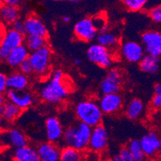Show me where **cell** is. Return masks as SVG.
<instances>
[{"label":"cell","mask_w":161,"mask_h":161,"mask_svg":"<svg viewBox=\"0 0 161 161\" xmlns=\"http://www.w3.org/2000/svg\"><path fill=\"white\" fill-rule=\"evenodd\" d=\"M23 110L20 109L18 106L7 100L3 106H0V114L3 121L7 124H11L14 122L19 117Z\"/></svg>","instance_id":"cell-21"},{"label":"cell","mask_w":161,"mask_h":161,"mask_svg":"<svg viewBox=\"0 0 161 161\" xmlns=\"http://www.w3.org/2000/svg\"><path fill=\"white\" fill-rule=\"evenodd\" d=\"M155 94L152 99V106L156 110H161V83H156L154 87Z\"/></svg>","instance_id":"cell-33"},{"label":"cell","mask_w":161,"mask_h":161,"mask_svg":"<svg viewBox=\"0 0 161 161\" xmlns=\"http://www.w3.org/2000/svg\"><path fill=\"white\" fill-rule=\"evenodd\" d=\"M68 95L69 88L64 80V73L60 69L54 71L48 81L43 83L39 90V98L51 104L62 103Z\"/></svg>","instance_id":"cell-1"},{"label":"cell","mask_w":161,"mask_h":161,"mask_svg":"<svg viewBox=\"0 0 161 161\" xmlns=\"http://www.w3.org/2000/svg\"><path fill=\"white\" fill-rule=\"evenodd\" d=\"M160 131H161V129H160Z\"/></svg>","instance_id":"cell-45"},{"label":"cell","mask_w":161,"mask_h":161,"mask_svg":"<svg viewBox=\"0 0 161 161\" xmlns=\"http://www.w3.org/2000/svg\"><path fill=\"white\" fill-rule=\"evenodd\" d=\"M13 158L15 161H40L37 149L30 145L15 149Z\"/></svg>","instance_id":"cell-23"},{"label":"cell","mask_w":161,"mask_h":161,"mask_svg":"<svg viewBox=\"0 0 161 161\" xmlns=\"http://www.w3.org/2000/svg\"><path fill=\"white\" fill-rule=\"evenodd\" d=\"M121 71L116 68L109 70L99 84V90L103 95L117 94L122 87Z\"/></svg>","instance_id":"cell-7"},{"label":"cell","mask_w":161,"mask_h":161,"mask_svg":"<svg viewBox=\"0 0 161 161\" xmlns=\"http://www.w3.org/2000/svg\"><path fill=\"white\" fill-rule=\"evenodd\" d=\"M123 3L131 11H141L145 7L146 0H124Z\"/></svg>","instance_id":"cell-30"},{"label":"cell","mask_w":161,"mask_h":161,"mask_svg":"<svg viewBox=\"0 0 161 161\" xmlns=\"http://www.w3.org/2000/svg\"><path fill=\"white\" fill-rule=\"evenodd\" d=\"M143 45L136 41H125L120 47L121 56L129 63H140L144 56Z\"/></svg>","instance_id":"cell-11"},{"label":"cell","mask_w":161,"mask_h":161,"mask_svg":"<svg viewBox=\"0 0 161 161\" xmlns=\"http://www.w3.org/2000/svg\"><path fill=\"white\" fill-rule=\"evenodd\" d=\"M140 141L146 157H155L161 151L160 137L156 131H149L143 135Z\"/></svg>","instance_id":"cell-12"},{"label":"cell","mask_w":161,"mask_h":161,"mask_svg":"<svg viewBox=\"0 0 161 161\" xmlns=\"http://www.w3.org/2000/svg\"><path fill=\"white\" fill-rule=\"evenodd\" d=\"M59 161H83V152L72 147L65 146L61 148Z\"/></svg>","instance_id":"cell-27"},{"label":"cell","mask_w":161,"mask_h":161,"mask_svg":"<svg viewBox=\"0 0 161 161\" xmlns=\"http://www.w3.org/2000/svg\"><path fill=\"white\" fill-rule=\"evenodd\" d=\"M6 98L23 111L30 108L35 102L33 94L27 91L7 90L6 92Z\"/></svg>","instance_id":"cell-17"},{"label":"cell","mask_w":161,"mask_h":161,"mask_svg":"<svg viewBox=\"0 0 161 161\" xmlns=\"http://www.w3.org/2000/svg\"><path fill=\"white\" fill-rule=\"evenodd\" d=\"M4 3L8 4V5L19 7V5L20 4V1H19V0H6L5 2H4Z\"/></svg>","instance_id":"cell-38"},{"label":"cell","mask_w":161,"mask_h":161,"mask_svg":"<svg viewBox=\"0 0 161 161\" xmlns=\"http://www.w3.org/2000/svg\"><path fill=\"white\" fill-rule=\"evenodd\" d=\"M92 19L93 23H94L95 27H96V29H97L98 32H99V34L104 33V32L108 31V23H107L106 19L102 14L95 16V17L92 18Z\"/></svg>","instance_id":"cell-31"},{"label":"cell","mask_w":161,"mask_h":161,"mask_svg":"<svg viewBox=\"0 0 161 161\" xmlns=\"http://www.w3.org/2000/svg\"><path fill=\"white\" fill-rule=\"evenodd\" d=\"M159 61H160L159 58H156L146 54L141 61L139 63L140 70L148 74H155L159 70Z\"/></svg>","instance_id":"cell-25"},{"label":"cell","mask_w":161,"mask_h":161,"mask_svg":"<svg viewBox=\"0 0 161 161\" xmlns=\"http://www.w3.org/2000/svg\"><path fill=\"white\" fill-rule=\"evenodd\" d=\"M148 15L155 23H161V5L152 7L148 11Z\"/></svg>","instance_id":"cell-34"},{"label":"cell","mask_w":161,"mask_h":161,"mask_svg":"<svg viewBox=\"0 0 161 161\" xmlns=\"http://www.w3.org/2000/svg\"><path fill=\"white\" fill-rule=\"evenodd\" d=\"M73 63H74V64L75 66H80L81 64V60H80V58H75V59H74Z\"/></svg>","instance_id":"cell-40"},{"label":"cell","mask_w":161,"mask_h":161,"mask_svg":"<svg viewBox=\"0 0 161 161\" xmlns=\"http://www.w3.org/2000/svg\"><path fill=\"white\" fill-rule=\"evenodd\" d=\"M129 150L130 153L133 156L136 161H144L145 160V155L143 153L140 144V140H131L128 145L126 146Z\"/></svg>","instance_id":"cell-29"},{"label":"cell","mask_w":161,"mask_h":161,"mask_svg":"<svg viewBox=\"0 0 161 161\" xmlns=\"http://www.w3.org/2000/svg\"><path fill=\"white\" fill-rule=\"evenodd\" d=\"M1 142L4 147H10L15 149L22 148L28 145V139L26 135L19 128H8L3 131Z\"/></svg>","instance_id":"cell-9"},{"label":"cell","mask_w":161,"mask_h":161,"mask_svg":"<svg viewBox=\"0 0 161 161\" xmlns=\"http://www.w3.org/2000/svg\"><path fill=\"white\" fill-rule=\"evenodd\" d=\"M11 161H15V160H14V159H12V160H11Z\"/></svg>","instance_id":"cell-43"},{"label":"cell","mask_w":161,"mask_h":161,"mask_svg":"<svg viewBox=\"0 0 161 161\" xmlns=\"http://www.w3.org/2000/svg\"><path fill=\"white\" fill-rule=\"evenodd\" d=\"M92 128L83 123H77L64 129L63 143L65 146L72 147L83 152L89 147Z\"/></svg>","instance_id":"cell-2"},{"label":"cell","mask_w":161,"mask_h":161,"mask_svg":"<svg viewBox=\"0 0 161 161\" xmlns=\"http://www.w3.org/2000/svg\"><path fill=\"white\" fill-rule=\"evenodd\" d=\"M40 161H59L61 149L51 142H43L36 147Z\"/></svg>","instance_id":"cell-18"},{"label":"cell","mask_w":161,"mask_h":161,"mask_svg":"<svg viewBox=\"0 0 161 161\" xmlns=\"http://www.w3.org/2000/svg\"><path fill=\"white\" fill-rule=\"evenodd\" d=\"M98 31L92 18H83L79 20L74 26V35L78 40L89 43L97 38Z\"/></svg>","instance_id":"cell-8"},{"label":"cell","mask_w":161,"mask_h":161,"mask_svg":"<svg viewBox=\"0 0 161 161\" xmlns=\"http://www.w3.org/2000/svg\"><path fill=\"white\" fill-rule=\"evenodd\" d=\"M1 161H4V160H3V159H2V160H1Z\"/></svg>","instance_id":"cell-44"},{"label":"cell","mask_w":161,"mask_h":161,"mask_svg":"<svg viewBox=\"0 0 161 161\" xmlns=\"http://www.w3.org/2000/svg\"><path fill=\"white\" fill-rule=\"evenodd\" d=\"M98 103L103 114L115 115L122 109L124 100L119 93L103 95L98 101Z\"/></svg>","instance_id":"cell-13"},{"label":"cell","mask_w":161,"mask_h":161,"mask_svg":"<svg viewBox=\"0 0 161 161\" xmlns=\"http://www.w3.org/2000/svg\"><path fill=\"white\" fill-rule=\"evenodd\" d=\"M96 40H97L98 44L102 45L111 51L116 48L119 43V38L117 37L116 35L110 31L99 34L96 38Z\"/></svg>","instance_id":"cell-26"},{"label":"cell","mask_w":161,"mask_h":161,"mask_svg":"<svg viewBox=\"0 0 161 161\" xmlns=\"http://www.w3.org/2000/svg\"><path fill=\"white\" fill-rule=\"evenodd\" d=\"M7 75L4 73H1L0 74V92L1 93L3 92H7Z\"/></svg>","instance_id":"cell-36"},{"label":"cell","mask_w":161,"mask_h":161,"mask_svg":"<svg viewBox=\"0 0 161 161\" xmlns=\"http://www.w3.org/2000/svg\"><path fill=\"white\" fill-rule=\"evenodd\" d=\"M160 147H161V137H160Z\"/></svg>","instance_id":"cell-42"},{"label":"cell","mask_w":161,"mask_h":161,"mask_svg":"<svg viewBox=\"0 0 161 161\" xmlns=\"http://www.w3.org/2000/svg\"><path fill=\"white\" fill-rule=\"evenodd\" d=\"M71 3H79L80 1H78V0H72V1H71Z\"/></svg>","instance_id":"cell-41"},{"label":"cell","mask_w":161,"mask_h":161,"mask_svg":"<svg viewBox=\"0 0 161 161\" xmlns=\"http://www.w3.org/2000/svg\"><path fill=\"white\" fill-rule=\"evenodd\" d=\"M62 20H63V22H64V23H69V22L71 21V18H70V16L65 15V16H64V17H63Z\"/></svg>","instance_id":"cell-39"},{"label":"cell","mask_w":161,"mask_h":161,"mask_svg":"<svg viewBox=\"0 0 161 161\" xmlns=\"http://www.w3.org/2000/svg\"><path fill=\"white\" fill-rule=\"evenodd\" d=\"M0 15L4 23L7 25H12L19 19L20 10L19 7L4 3L1 6Z\"/></svg>","instance_id":"cell-22"},{"label":"cell","mask_w":161,"mask_h":161,"mask_svg":"<svg viewBox=\"0 0 161 161\" xmlns=\"http://www.w3.org/2000/svg\"><path fill=\"white\" fill-rule=\"evenodd\" d=\"M143 46L147 55L156 58L161 57V32L147 31L141 36Z\"/></svg>","instance_id":"cell-10"},{"label":"cell","mask_w":161,"mask_h":161,"mask_svg":"<svg viewBox=\"0 0 161 161\" xmlns=\"http://www.w3.org/2000/svg\"><path fill=\"white\" fill-rule=\"evenodd\" d=\"M75 114L79 122L94 128L101 125L103 113L98 102L92 99H84L79 102L75 108Z\"/></svg>","instance_id":"cell-3"},{"label":"cell","mask_w":161,"mask_h":161,"mask_svg":"<svg viewBox=\"0 0 161 161\" xmlns=\"http://www.w3.org/2000/svg\"><path fill=\"white\" fill-rule=\"evenodd\" d=\"M24 44L31 53L47 46V40L39 36H26Z\"/></svg>","instance_id":"cell-28"},{"label":"cell","mask_w":161,"mask_h":161,"mask_svg":"<svg viewBox=\"0 0 161 161\" xmlns=\"http://www.w3.org/2000/svg\"><path fill=\"white\" fill-rule=\"evenodd\" d=\"M23 23L26 36H39L47 39V28L38 16L29 14L23 20Z\"/></svg>","instance_id":"cell-14"},{"label":"cell","mask_w":161,"mask_h":161,"mask_svg":"<svg viewBox=\"0 0 161 161\" xmlns=\"http://www.w3.org/2000/svg\"><path fill=\"white\" fill-rule=\"evenodd\" d=\"M28 86V76L20 71L11 73L7 77V90L26 91Z\"/></svg>","instance_id":"cell-20"},{"label":"cell","mask_w":161,"mask_h":161,"mask_svg":"<svg viewBox=\"0 0 161 161\" xmlns=\"http://www.w3.org/2000/svg\"><path fill=\"white\" fill-rule=\"evenodd\" d=\"M11 28H13L14 30H15L16 31H19L22 34H24L25 35V29H24V23L23 21L19 19L18 21H16L15 23H13L11 25Z\"/></svg>","instance_id":"cell-37"},{"label":"cell","mask_w":161,"mask_h":161,"mask_svg":"<svg viewBox=\"0 0 161 161\" xmlns=\"http://www.w3.org/2000/svg\"><path fill=\"white\" fill-rule=\"evenodd\" d=\"M30 54V51L25 44H23L13 50L6 58L5 63L11 68H19L24 61L28 59Z\"/></svg>","instance_id":"cell-19"},{"label":"cell","mask_w":161,"mask_h":161,"mask_svg":"<svg viewBox=\"0 0 161 161\" xmlns=\"http://www.w3.org/2000/svg\"><path fill=\"white\" fill-rule=\"evenodd\" d=\"M24 36V34L16 31L11 27L4 31L0 44V58L2 60L5 61L13 50L24 44L26 38Z\"/></svg>","instance_id":"cell-5"},{"label":"cell","mask_w":161,"mask_h":161,"mask_svg":"<svg viewBox=\"0 0 161 161\" xmlns=\"http://www.w3.org/2000/svg\"><path fill=\"white\" fill-rule=\"evenodd\" d=\"M108 133L103 125H99L92 128L89 148L95 152H101L108 147Z\"/></svg>","instance_id":"cell-16"},{"label":"cell","mask_w":161,"mask_h":161,"mask_svg":"<svg viewBox=\"0 0 161 161\" xmlns=\"http://www.w3.org/2000/svg\"><path fill=\"white\" fill-rule=\"evenodd\" d=\"M89 60L102 68H108L112 66L114 58L112 51L98 43L91 45L87 51Z\"/></svg>","instance_id":"cell-6"},{"label":"cell","mask_w":161,"mask_h":161,"mask_svg":"<svg viewBox=\"0 0 161 161\" xmlns=\"http://www.w3.org/2000/svg\"><path fill=\"white\" fill-rule=\"evenodd\" d=\"M45 132L48 142L57 144L63 140L64 128L59 119L56 116H48L45 119Z\"/></svg>","instance_id":"cell-15"},{"label":"cell","mask_w":161,"mask_h":161,"mask_svg":"<svg viewBox=\"0 0 161 161\" xmlns=\"http://www.w3.org/2000/svg\"><path fill=\"white\" fill-rule=\"evenodd\" d=\"M52 60V52L48 46L39 51L31 52L29 56V61L33 67L34 73L42 78L50 74Z\"/></svg>","instance_id":"cell-4"},{"label":"cell","mask_w":161,"mask_h":161,"mask_svg":"<svg viewBox=\"0 0 161 161\" xmlns=\"http://www.w3.org/2000/svg\"><path fill=\"white\" fill-rule=\"evenodd\" d=\"M144 111V105L139 99H133L125 108V115L129 119L135 120L140 118Z\"/></svg>","instance_id":"cell-24"},{"label":"cell","mask_w":161,"mask_h":161,"mask_svg":"<svg viewBox=\"0 0 161 161\" xmlns=\"http://www.w3.org/2000/svg\"><path fill=\"white\" fill-rule=\"evenodd\" d=\"M19 69L20 72L26 75L27 76L31 75L34 73L33 67H32L30 61H29V58L28 59H27L26 61H24V62L19 66Z\"/></svg>","instance_id":"cell-35"},{"label":"cell","mask_w":161,"mask_h":161,"mask_svg":"<svg viewBox=\"0 0 161 161\" xmlns=\"http://www.w3.org/2000/svg\"><path fill=\"white\" fill-rule=\"evenodd\" d=\"M112 161H136L127 147H122L116 155L113 156Z\"/></svg>","instance_id":"cell-32"}]
</instances>
